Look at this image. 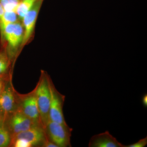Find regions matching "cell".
Wrapping results in <instances>:
<instances>
[{"mask_svg":"<svg viewBox=\"0 0 147 147\" xmlns=\"http://www.w3.org/2000/svg\"><path fill=\"white\" fill-rule=\"evenodd\" d=\"M1 31V43L7 45V51L9 59L14 63L18 56L19 48L23 41L24 29L22 23L18 21L9 24Z\"/></svg>","mask_w":147,"mask_h":147,"instance_id":"obj_1","label":"cell"},{"mask_svg":"<svg viewBox=\"0 0 147 147\" xmlns=\"http://www.w3.org/2000/svg\"><path fill=\"white\" fill-rule=\"evenodd\" d=\"M50 78L47 73L42 71L39 82L34 90L40 121L44 128L49 120V113L51 99L49 86Z\"/></svg>","mask_w":147,"mask_h":147,"instance_id":"obj_2","label":"cell"},{"mask_svg":"<svg viewBox=\"0 0 147 147\" xmlns=\"http://www.w3.org/2000/svg\"><path fill=\"white\" fill-rule=\"evenodd\" d=\"M44 129L47 139L58 147H71L70 137L72 129L67 125L49 120Z\"/></svg>","mask_w":147,"mask_h":147,"instance_id":"obj_3","label":"cell"},{"mask_svg":"<svg viewBox=\"0 0 147 147\" xmlns=\"http://www.w3.org/2000/svg\"><path fill=\"white\" fill-rule=\"evenodd\" d=\"M49 86L51 94L49 113V120L67 125L65 119L63 112L65 96L61 94L56 89L50 78L49 80Z\"/></svg>","mask_w":147,"mask_h":147,"instance_id":"obj_4","label":"cell"},{"mask_svg":"<svg viewBox=\"0 0 147 147\" xmlns=\"http://www.w3.org/2000/svg\"><path fill=\"white\" fill-rule=\"evenodd\" d=\"M43 1L44 0H37L32 8L22 19L24 29V37L19 48L18 55L24 46L30 42L33 37L38 16Z\"/></svg>","mask_w":147,"mask_h":147,"instance_id":"obj_5","label":"cell"},{"mask_svg":"<svg viewBox=\"0 0 147 147\" xmlns=\"http://www.w3.org/2000/svg\"><path fill=\"white\" fill-rule=\"evenodd\" d=\"M18 108L35 124L42 126L34 90L27 94H18Z\"/></svg>","mask_w":147,"mask_h":147,"instance_id":"obj_6","label":"cell"},{"mask_svg":"<svg viewBox=\"0 0 147 147\" xmlns=\"http://www.w3.org/2000/svg\"><path fill=\"white\" fill-rule=\"evenodd\" d=\"M5 121L11 136L26 131L34 125H38L27 117L18 108L13 113L5 116Z\"/></svg>","mask_w":147,"mask_h":147,"instance_id":"obj_7","label":"cell"},{"mask_svg":"<svg viewBox=\"0 0 147 147\" xmlns=\"http://www.w3.org/2000/svg\"><path fill=\"white\" fill-rule=\"evenodd\" d=\"M18 94L14 88L11 82V76L6 81L4 87L0 95V105L5 116L16 111L18 108Z\"/></svg>","mask_w":147,"mask_h":147,"instance_id":"obj_8","label":"cell"},{"mask_svg":"<svg viewBox=\"0 0 147 147\" xmlns=\"http://www.w3.org/2000/svg\"><path fill=\"white\" fill-rule=\"evenodd\" d=\"M18 138L26 139L31 144L32 146L41 147L47 139V136L43 127L35 125L26 131L11 135V141Z\"/></svg>","mask_w":147,"mask_h":147,"instance_id":"obj_9","label":"cell"},{"mask_svg":"<svg viewBox=\"0 0 147 147\" xmlns=\"http://www.w3.org/2000/svg\"><path fill=\"white\" fill-rule=\"evenodd\" d=\"M89 147H125L108 131L94 135L90 139Z\"/></svg>","mask_w":147,"mask_h":147,"instance_id":"obj_10","label":"cell"},{"mask_svg":"<svg viewBox=\"0 0 147 147\" xmlns=\"http://www.w3.org/2000/svg\"><path fill=\"white\" fill-rule=\"evenodd\" d=\"M0 48V77L7 78L11 76V62L7 51V45L1 43Z\"/></svg>","mask_w":147,"mask_h":147,"instance_id":"obj_11","label":"cell"},{"mask_svg":"<svg viewBox=\"0 0 147 147\" xmlns=\"http://www.w3.org/2000/svg\"><path fill=\"white\" fill-rule=\"evenodd\" d=\"M11 142V134L7 127L5 116L0 119V147H8Z\"/></svg>","mask_w":147,"mask_h":147,"instance_id":"obj_12","label":"cell"},{"mask_svg":"<svg viewBox=\"0 0 147 147\" xmlns=\"http://www.w3.org/2000/svg\"><path fill=\"white\" fill-rule=\"evenodd\" d=\"M37 0H21L15 9V12L20 20L22 21L24 16L32 8Z\"/></svg>","mask_w":147,"mask_h":147,"instance_id":"obj_13","label":"cell"},{"mask_svg":"<svg viewBox=\"0 0 147 147\" xmlns=\"http://www.w3.org/2000/svg\"><path fill=\"white\" fill-rule=\"evenodd\" d=\"M19 19L16 12L13 11H5L0 23V30L9 24L16 23Z\"/></svg>","mask_w":147,"mask_h":147,"instance_id":"obj_14","label":"cell"},{"mask_svg":"<svg viewBox=\"0 0 147 147\" xmlns=\"http://www.w3.org/2000/svg\"><path fill=\"white\" fill-rule=\"evenodd\" d=\"M9 147H31V144L26 139L18 138L12 140Z\"/></svg>","mask_w":147,"mask_h":147,"instance_id":"obj_15","label":"cell"},{"mask_svg":"<svg viewBox=\"0 0 147 147\" xmlns=\"http://www.w3.org/2000/svg\"><path fill=\"white\" fill-rule=\"evenodd\" d=\"M147 144V137L139 140L138 142L131 144L125 146V147H144Z\"/></svg>","mask_w":147,"mask_h":147,"instance_id":"obj_16","label":"cell"},{"mask_svg":"<svg viewBox=\"0 0 147 147\" xmlns=\"http://www.w3.org/2000/svg\"><path fill=\"white\" fill-rule=\"evenodd\" d=\"M0 3L3 7L5 11H14L13 8L10 5L9 0H0Z\"/></svg>","mask_w":147,"mask_h":147,"instance_id":"obj_17","label":"cell"},{"mask_svg":"<svg viewBox=\"0 0 147 147\" xmlns=\"http://www.w3.org/2000/svg\"><path fill=\"white\" fill-rule=\"evenodd\" d=\"M41 147H58L57 145H55L53 142H51L47 137V139L42 144Z\"/></svg>","mask_w":147,"mask_h":147,"instance_id":"obj_18","label":"cell"},{"mask_svg":"<svg viewBox=\"0 0 147 147\" xmlns=\"http://www.w3.org/2000/svg\"><path fill=\"white\" fill-rule=\"evenodd\" d=\"M21 0H9L10 5L13 8V10L15 11V9L18 3H20Z\"/></svg>","mask_w":147,"mask_h":147,"instance_id":"obj_19","label":"cell"},{"mask_svg":"<svg viewBox=\"0 0 147 147\" xmlns=\"http://www.w3.org/2000/svg\"><path fill=\"white\" fill-rule=\"evenodd\" d=\"M11 76H10V77H11ZM10 77L7 78H4L0 77V95H1L3 89L6 81Z\"/></svg>","mask_w":147,"mask_h":147,"instance_id":"obj_20","label":"cell"},{"mask_svg":"<svg viewBox=\"0 0 147 147\" xmlns=\"http://www.w3.org/2000/svg\"><path fill=\"white\" fill-rule=\"evenodd\" d=\"M5 12V10L3 6L0 3V23H1L4 14Z\"/></svg>","mask_w":147,"mask_h":147,"instance_id":"obj_21","label":"cell"},{"mask_svg":"<svg viewBox=\"0 0 147 147\" xmlns=\"http://www.w3.org/2000/svg\"><path fill=\"white\" fill-rule=\"evenodd\" d=\"M142 102H143V104L144 105L145 107H147V94H145L143 98H142Z\"/></svg>","mask_w":147,"mask_h":147,"instance_id":"obj_22","label":"cell"},{"mask_svg":"<svg viewBox=\"0 0 147 147\" xmlns=\"http://www.w3.org/2000/svg\"><path fill=\"white\" fill-rule=\"evenodd\" d=\"M4 114L3 112L2 109L1 107V105H0V119L2 118L4 116Z\"/></svg>","mask_w":147,"mask_h":147,"instance_id":"obj_23","label":"cell"}]
</instances>
